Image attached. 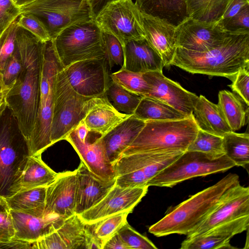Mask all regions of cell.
<instances>
[{"mask_svg": "<svg viewBox=\"0 0 249 249\" xmlns=\"http://www.w3.org/2000/svg\"><path fill=\"white\" fill-rule=\"evenodd\" d=\"M44 42L18 27L16 47L20 53L23 69L5 99L27 142L34 128L38 107Z\"/></svg>", "mask_w": 249, "mask_h": 249, "instance_id": "1", "label": "cell"}, {"mask_svg": "<svg viewBox=\"0 0 249 249\" xmlns=\"http://www.w3.org/2000/svg\"><path fill=\"white\" fill-rule=\"evenodd\" d=\"M171 65L193 74L230 79L249 66V32L233 33L221 45L206 52L177 47Z\"/></svg>", "mask_w": 249, "mask_h": 249, "instance_id": "2", "label": "cell"}, {"mask_svg": "<svg viewBox=\"0 0 249 249\" xmlns=\"http://www.w3.org/2000/svg\"><path fill=\"white\" fill-rule=\"evenodd\" d=\"M238 175L230 173L214 184L192 196L176 206L149 228L157 237L172 234L187 235L198 227L214 207L221 196L239 183Z\"/></svg>", "mask_w": 249, "mask_h": 249, "instance_id": "3", "label": "cell"}, {"mask_svg": "<svg viewBox=\"0 0 249 249\" xmlns=\"http://www.w3.org/2000/svg\"><path fill=\"white\" fill-rule=\"evenodd\" d=\"M198 130L193 114L179 120L146 121L122 156L139 152H185Z\"/></svg>", "mask_w": 249, "mask_h": 249, "instance_id": "4", "label": "cell"}, {"mask_svg": "<svg viewBox=\"0 0 249 249\" xmlns=\"http://www.w3.org/2000/svg\"><path fill=\"white\" fill-rule=\"evenodd\" d=\"M30 155L28 143L7 107L0 116V196L19 191L20 178Z\"/></svg>", "mask_w": 249, "mask_h": 249, "instance_id": "5", "label": "cell"}, {"mask_svg": "<svg viewBox=\"0 0 249 249\" xmlns=\"http://www.w3.org/2000/svg\"><path fill=\"white\" fill-rule=\"evenodd\" d=\"M62 66L56 53L53 39L45 41L38 107L34 128L28 142L31 156H40L45 150L52 145L51 125L56 78Z\"/></svg>", "mask_w": 249, "mask_h": 249, "instance_id": "6", "label": "cell"}, {"mask_svg": "<svg viewBox=\"0 0 249 249\" xmlns=\"http://www.w3.org/2000/svg\"><path fill=\"white\" fill-rule=\"evenodd\" d=\"M104 95L90 97L78 94L70 85L62 66L56 78L51 125L52 145L60 140H65L69 133L84 119L89 110L101 101Z\"/></svg>", "mask_w": 249, "mask_h": 249, "instance_id": "7", "label": "cell"}, {"mask_svg": "<svg viewBox=\"0 0 249 249\" xmlns=\"http://www.w3.org/2000/svg\"><path fill=\"white\" fill-rule=\"evenodd\" d=\"M53 39L64 68L78 61L106 57L102 31L94 20L72 25Z\"/></svg>", "mask_w": 249, "mask_h": 249, "instance_id": "8", "label": "cell"}, {"mask_svg": "<svg viewBox=\"0 0 249 249\" xmlns=\"http://www.w3.org/2000/svg\"><path fill=\"white\" fill-rule=\"evenodd\" d=\"M234 166L225 154L218 156L187 150L151 179L147 186L172 187L184 180L224 172Z\"/></svg>", "mask_w": 249, "mask_h": 249, "instance_id": "9", "label": "cell"}, {"mask_svg": "<svg viewBox=\"0 0 249 249\" xmlns=\"http://www.w3.org/2000/svg\"><path fill=\"white\" fill-rule=\"evenodd\" d=\"M19 8L37 18L51 39L72 25L93 20L89 0H36Z\"/></svg>", "mask_w": 249, "mask_h": 249, "instance_id": "10", "label": "cell"}, {"mask_svg": "<svg viewBox=\"0 0 249 249\" xmlns=\"http://www.w3.org/2000/svg\"><path fill=\"white\" fill-rule=\"evenodd\" d=\"M183 152H139L122 155L112 164L115 184L122 187L147 186L151 179Z\"/></svg>", "mask_w": 249, "mask_h": 249, "instance_id": "11", "label": "cell"}, {"mask_svg": "<svg viewBox=\"0 0 249 249\" xmlns=\"http://www.w3.org/2000/svg\"><path fill=\"white\" fill-rule=\"evenodd\" d=\"M103 32L116 37L124 46L145 38L141 14L132 0H114L108 3L94 19Z\"/></svg>", "mask_w": 249, "mask_h": 249, "instance_id": "12", "label": "cell"}, {"mask_svg": "<svg viewBox=\"0 0 249 249\" xmlns=\"http://www.w3.org/2000/svg\"><path fill=\"white\" fill-rule=\"evenodd\" d=\"M101 136L97 133L91 136L86 125L80 124L65 140L72 146L91 173L101 179L110 181L116 179L115 173L107 157Z\"/></svg>", "mask_w": 249, "mask_h": 249, "instance_id": "13", "label": "cell"}, {"mask_svg": "<svg viewBox=\"0 0 249 249\" xmlns=\"http://www.w3.org/2000/svg\"><path fill=\"white\" fill-rule=\"evenodd\" d=\"M106 56L73 63L64 68L68 81L78 94L90 97L104 95L111 80Z\"/></svg>", "mask_w": 249, "mask_h": 249, "instance_id": "14", "label": "cell"}, {"mask_svg": "<svg viewBox=\"0 0 249 249\" xmlns=\"http://www.w3.org/2000/svg\"><path fill=\"white\" fill-rule=\"evenodd\" d=\"M233 33L216 23H206L188 18L176 27L177 47L203 53L220 46Z\"/></svg>", "mask_w": 249, "mask_h": 249, "instance_id": "15", "label": "cell"}, {"mask_svg": "<svg viewBox=\"0 0 249 249\" xmlns=\"http://www.w3.org/2000/svg\"><path fill=\"white\" fill-rule=\"evenodd\" d=\"M249 216V188L240 184L229 188L201 224L187 237L201 235L220 224Z\"/></svg>", "mask_w": 249, "mask_h": 249, "instance_id": "16", "label": "cell"}, {"mask_svg": "<svg viewBox=\"0 0 249 249\" xmlns=\"http://www.w3.org/2000/svg\"><path fill=\"white\" fill-rule=\"evenodd\" d=\"M148 189V186L122 187L115 184L101 201L79 216L85 224H91L120 213H129Z\"/></svg>", "mask_w": 249, "mask_h": 249, "instance_id": "17", "label": "cell"}, {"mask_svg": "<svg viewBox=\"0 0 249 249\" xmlns=\"http://www.w3.org/2000/svg\"><path fill=\"white\" fill-rule=\"evenodd\" d=\"M15 231L14 238L34 243L60 227L65 217L45 210V205L25 210H10Z\"/></svg>", "mask_w": 249, "mask_h": 249, "instance_id": "18", "label": "cell"}, {"mask_svg": "<svg viewBox=\"0 0 249 249\" xmlns=\"http://www.w3.org/2000/svg\"><path fill=\"white\" fill-rule=\"evenodd\" d=\"M142 76L150 88L144 96L160 100L187 116L193 114L198 98L196 94L166 77L162 71H149L143 73Z\"/></svg>", "mask_w": 249, "mask_h": 249, "instance_id": "19", "label": "cell"}, {"mask_svg": "<svg viewBox=\"0 0 249 249\" xmlns=\"http://www.w3.org/2000/svg\"><path fill=\"white\" fill-rule=\"evenodd\" d=\"M76 171L74 212L79 215L101 201L115 185L116 179L110 181L101 179L82 161Z\"/></svg>", "mask_w": 249, "mask_h": 249, "instance_id": "20", "label": "cell"}, {"mask_svg": "<svg viewBox=\"0 0 249 249\" xmlns=\"http://www.w3.org/2000/svg\"><path fill=\"white\" fill-rule=\"evenodd\" d=\"M86 224L74 214L64 220L53 232L38 239L34 249H85Z\"/></svg>", "mask_w": 249, "mask_h": 249, "instance_id": "21", "label": "cell"}, {"mask_svg": "<svg viewBox=\"0 0 249 249\" xmlns=\"http://www.w3.org/2000/svg\"><path fill=\"white\" fill-rule=\"evenodd\" d=\"M76 170L59 173L47 187L45 210L67 218L74 214Z\"/></svg>", "mask_w": 249, "mask_h": 249, "instance_id": "22", "label": "cell"}, {"mask_svg": "<svg viewBox=\"0 0 249 249\" xmlns=\"http://www.w3.org/2000/svg\"><path fill=\"white\" fill-rule=\"evenodd\" d=\"M141 14L145 38L160 56L164 67H169L177 48L175 36L176 27L159 18Z\"/></svg>", "mask_w": 249, "mask_h": 249, "instance_id": "23", "label": "cell"}, {"mask_svg": "<svg viewBox=\"0 0 249 249\" xmlns=\"http://www.w3.org/2000/svg\"><path fill=\"white\" fill-rule=\"evenodd\" d=\"M145 124V121L133 114L101 136L107 157L112 164L133 142Z\"/></svg>", "mask_w": 249, "mask_h": 249, "instance_id": "24", "label": "cell"}, {"mask_svg": "<svg viewBox=\"0 0 249 249\" xmlns=\"http://www.w3.org/2000/svg\"><path fill=\"white\" fill-rule=\"evenodd\" d=\"M123 48V68L140 73L162 71L164 65L162 59L145 38L130 41Z\"/></svg>", "mask_w": 249, "mask_h": 249, "instance_id": "25", "label": "cell"}, {"mask_svg": "<svg viewBox=\"0 0 249 249\" xmlns=\"http://www.w3.org/2000/svg\"><path fill=\"white\" fill-rule=\"evenodd\" d=\"M140 12L175 27L188 17L185 0H136Z\"/></svg>", "mask_w": 249, "mask_h": 249, "instance_id": "26", "label": "cell"}, {"mask_svg": "<svg viewBox=\"0 0 249 249\" xmlns=\"http://www.w3.org/2000/svg\"><path fill=\"white\" fill-rule=\"evenodd\" d=\"M130 116L117 111L104 95L83 120L89 131L103 136Z\"/></svg>", "mask_w": 249, "mask_h": 249, "instance_id": "27", "label": "cell"}, {"mask_svg": "<svg viewBox=\"0 0 249 249\" xmlns=\"http://www.w3.org/2000/svg\"><path fill=\"white\" fill-rule=\"evenodd\" d=\"M193 114L199 129L222 137L232 131L217 104L203 95L198 96Z\"/></svg>", "mask_w": 249, "mask_h": 249, "instance_id": "28", "label": "cell"}, {"mask_svg": "<svg viewBox=\"0 0 249 249\" xmlns=\"http://www.w3.org/2000/svg\"><path fill=\"white\" fill-rule=\"evenodd\" d=\"M57 174L41 160L40 156H30L20 178L19 191L47 187L55 180Z\"/></svg>", "mask_w": 249, "mask_h": 249, "instance_id": "29", "label": "cell"}, {"mask_svg": "<svg viewBox=\"0 0 249 249\" xmlns=\"http://www.w3.org/2000/svg\"><path fill=\"white\" fill-rule=\"evenodd\" d=\"M134 115L145 121L176 120L188 116L160 100L147 96L142 98Z\"/></svg>", "mask_w": 249, "mask_h": 249, "instance_id": "30", "label": "cell"}, {"mask_svg": "<svg viewBox=\"0 0 249 249\" xmlns=\"http://www.w3.org/2000/svg\"><path fill=\"white\" fill-rule=\"evenodd\" d=\"M188 17L206 23L218 22L229 0H185Z\"/></svg>", "mask_w": 249, "mask_h": 249, "instance_id": "31", "label": "cell"}, {"mask_svg": "<svg viewBox=\"0 0 249 249\" xmlns=\"http://www.w3.org/2000/svg\"><path fill=\"white\" fill-rule=\"evenodd\" d=\"M217 105L232 131L246 124V111L240 99L234 94L227 90L220 91Z\"/></svg>", "mask_w": 249, "mask_h": 249, "instance_id": "32", "label": "cell"}, {"mask_svg": "<svg viewBox=\"0 0 249 249\" xmlns=\"http://www.w3.org/2000/svg\"><path fill=\"white\" fill-rule=\"evenodd\" d=\"M224 154L235 165L248 171L249 165V134L231 131L223 137Z\"/></svg>", "mask_w": 249, "mask_h": 249, "instance_id": "33", "label": "cell"}, {"mask_svg": "<svg viewBox=\"0 0 249 249\" xmlns=\"http://www.w3.org/2000/svg\"><path fill=\"white\" fill-rule=\"evenodd\" d=\"M105 95L117 111L130 115L134 114L143 97L127 90L111 79Z\"/></svg>", "mask_w": 249, "mask_h": 249, "instance_id": "34", "label": "cell"}, {"mask_svg": "<svg viewBox=\"0 0 249 249\" xmlns=\"http://www.w3.org/2000/svg\"><path fill=\"white\" fill-rule=\"evenodd\" d=\"M128 214L120 213L91 224H86V231L99 240L103 246L105 243L127 222Z\"/></svg>", "mask_w": 249, "mask_h": 249, "instance_id": "35", "label": "cell"}, {"mask_svg": "<svg viewBox=\"0 0 249 249\" xmlns=\"http://www.w3.org/2000/svg\"><path fill=\"white\" fill-rule=\"evenodd\" d=\"M47 187L19 191L5 198L10 210L25 211L45 205Z\"/></svg>", "mask_w": 249, "mask_h": 249, "instance_id": "36", "label": "cell"}, {"mask_svg": "<svg viewBox=\"0 0 249 249\" xmlns=\"http://www.w3.org/2000/svg\"><path fill=\"white\" fill-rule=\"evenodd\" d=\"M142 74L122 68L110 76L112 80L127 90L144 96L150 88Z\"/></svg>", "mask_w": 249, "mask_h": 249, "instance_id": "37", "label": "cell"}, {"mask_svg": "<svg viewBox=\"0 0 249 249\" xmlns=\"http://www.w3.org/2000/svg\"><path fill=\"white\" fill-rule=\"evenodd\" d=\"M187 150L198 151L218 156L225 154L223 149L222 137L199 129L196 138Z\"/></svg>", "mask_w": 249, "mask_h": 249, "instance_id": "38", "label": "cell"}, {"mask_svg": "<svg viewBox=\"0 0 249 249\" xmlns=\"http://www.w3.org/2000/svg\"><path fill=\"white\" fill-rule=\"evenodd\" d=\"M230 239L201 235L187 237L181 244V249H234L230 244Z\"/></svg>", "mask_w": 249, "mask_h": 249, "instance_id": "39", "label": "cell"}, {"mask_svg": "<svg viewBox=\"0 0 249 249\" xmlns=\"http://www.w3.org/2000/svg\"><path fill=\"white\" fill-rule=\"evenodd\" d=\"M249 226V216H246L220 224L201 235L231 239L235 235L248 230Z\"/></svg>", "mask_w": 249, "mask_h": 249, "instance_id": "40", "label": "cell"}, {"mask_svg": "<svg viewBox=\"0 0 249 249\" xmlns=\"http://www.w3.org/2000/svg\"><path fill=\"white\" fill-rule=\"evenodd\" d=\"M103 41L108 65L110 69L114 66L121 69L124 65V52L122 44L113 35L103 32Z\"/></svg>", "mask_w": 249, "mask_h": 249, "instance_id": "41", "label": "cell"}, {"mask_svg": "<svg viewBox=\"0 0 249 249\" xmlns=\"http://www.w3.org/2000/svg\"><path fill=\"white\" fill-rule=\"evenodd\" d=\"M18 18L15 19L0 36V71H2L9 57L15 51Z\"/></svg>", "mask_w": 249, "mask_h": 249, "instance_id": "42", "label": "cell"}, {"mask_svg": "<svg viewBox=\"0 0 249 249\" xmlns=\"http://www.w3.org/2000/svg\"><path fill=\"white\" fill-rule=\"evenodd\" d=\"M129 249H157L156 245L146 236L141 234L126 222L118 231Z\"/></svg>", "mask_w": 249, "mask_h": 249, "instance_id": "43", "label": "cell"}, {"mask_svg": "<svg viewBox=\"0 0 249 249\" xmlns=\"http://www.w3.org/2000/svg\"><path fill=\"white\" fill-rule=\"evenodd\" d=\"M23 69L22 58L17 48L7 61L4 68L0 72L2 81L6 89H10L13 85Z\"/></svg>", "mask_w": 249, "mask_h": 249, "instance_id": "44", "label": "cell"}, {"mask_svg": "<svg viewBox=\"0 0 249 249\" xmlns=\"http://www.w3.org/2000/svg\"><path fill=\"white\" fill-rule=\"evenodd\" d=\"M232 83L229 86L233 91L247 105H249V66L240 69L230 79Z\"/></svg>", "mask_w": 249, "mask_h": 249, "instance_id": "45", "label": "cell"}, {"mask_svg": "<svg viewBox=\"0 0 249 249\" xmlns=\"http://www.w3.org/2000/svg\"><path fill=\"white\" fill-rule=\"evenodd\" d=\"M219 24L230 33L249 32V4L244 6L231 18Z\"/></svg>", "mask_w": 249, "mask_h": 249, "instance_id": "46", "label": "cell"}, {"mask_svg": "<svg viewBox=\"0 0 249 249\" xmlns=\"http://www.w3.org/2000/svg\"><path fill=\"white\" fill-rule=\"evenodd\" d=\"M18 26L29 31L43 41H46L51 39L41 22L31 15L20 13L18 17Z\"/></svg>", "mask_w": 249, "mask_h": 249, "instance_id": "47", "label": "cell"}, {"mask_svg": "<svg viewBox=\"0 0 249 249\" xmlns=\"http://www.w3.org/2000/svg\"><path fill=\"white\" fill-rule=\"evenodd\" d=\"M20 14L13 0H0V36Z\"/></svg>", "mask_w": 249, "mask_h": 249, "instance_id": "48", "label": "cell"}, {"mask_svg": "<svg viewBox=\"0 0 249 249\" xmlns=\"http://www.w3.org/2000/svg\"><path fill=\"white\" fill-rule=\"evenodd\" d=\"M15 234L12 216L10 212H0V242L12 239Z\"/></svg>", "mask_w": 249, "mask_h": 249, "instance_id": "49", "label": "cell"}, {"mask_svg": "<svg viewBox=\"0 0 249 249\" xmlns=\"http://www.w3.org/2000/svg\"><path fill=\"white\" fill-rule=\"evenodd\" d=\"M248 4H249V0H229L226 10L218 23L221 24L229 20Z\"/></svg>", "mask_w": 249, "mask_h": 249, "instance_id": "50", "label": "cell"}, {"mask_svg": "<svg viewBox=\"0 0 249 249\" xmlns=\"http://www.w3.org/2000/svg\"><path fill=\"white\" fill-rule=\"evenodd\" d=\"M34 243L13 238L5 242H0V249H33Z\"/></svg>", "mask_w": 249, "mask_h": 249, "instance_id": "51", "label": "cell"}, {"mask_svg": "<svg viewBox=\"0 0 249 249\" xmlns=\"http://www.w3.org/2000/svg\"><path fill=\"white\" fill-rule=\"evenodd\" d=\"M129 249L117 232L110 237L104 244L103 249Z\"/></svg>", "mask_w": 249, "mask_h": 249, "instance_id": "52", "label": "cell"}, {"mask_svg": "<svg viewBox=\"0 0 249 249\" xmlns=\"http://www.w3.org/2000/svg\"><path fill=\"white\" fill-rule=\"evenodd\" d=\"M113 0H89V5L92 16L94 19L101 10Z\"/></svg>", "mask_w": 249, "mask_h": 249, "instance_id": "53", "label": "cell"}, {"mask_svg": "<svg viewBox=\"0 0 249 249\" xmlns=\"http://www.w3.org/2000/svg\"><path fill=\"white\" fill-rule=\"evenodd\" d=\"M5 199L0 196V212H10Z\"/></svg>", "mask_w": 249, "mask_h": 249, "instance_id": "54", "label": "cell"}, {"mask_svg": "<svg viewBox=\"0 0 249 249\" xmlns=\"http://www.w3.org/2000/svg\"><path fill=\"white\" fill-rule=\"evenodd\" d=\"M5 95L2 97H0V116L3 113L4 110L7 107V103L5 99Z\"/></svg>", "mask_w": 249, "mask_h": 249, "instance_id": "55", "label": "cell"}, {"mask_svg": "<svg viewBox=\"0 0 249 249\" xmlns=\"http://www.w3.org/2000/svg\"><path fill=\"white\" fill-rule=\"evenodd\" d=\"M14 3L18 7H20L29 4L36 0H13Z\"/></svg>", "mask_w": 249, "mask_h": 249, "instance_id": "56", "label": "cell"}, {"mask_svg": "<svg viewBox=\"0 0 249 249\" xmlns=\"http://www.w3.org/2000/svg\"><path fill=\"white\" fill-rule=\"evenodd\" d=\"M9 89H6L4 86L3 81H2V73L0 71V91H4Z\"/></svg>", "mask_w": 249, "mask_h": 249, "instance_id": "57", "label": "cell"}, {"mask_svg": "<svg viewBox=\"0 0 249 249\" xmlns=\"http://www.w3.org/2000/svg\"><path fill=\"white\" fill-rule=\"evenodd\" d=\"M8 89H6V90H5L4 91H0V97H2V96L5 95L6 94V93H7V92Z\"/></svg>", "mask_w": 249, "mask_h": 249, "instance_id": "58", "label": "cell"}, {"mask_svg": "<svg viewBox=\"0 0 249 249\" xmlns=\"http://www.w3.org/2000/svg\"></svg>", "mask_w": 249, "mask_h": 249, "instance_id": "59", "label": "cell"}]
</instances>
